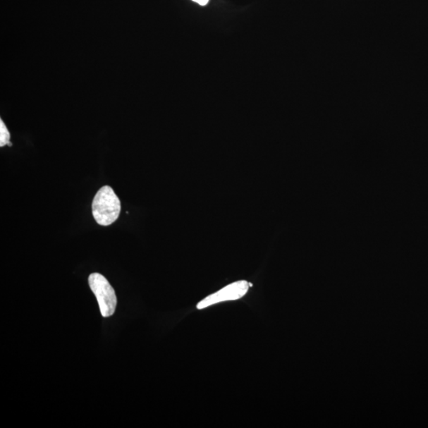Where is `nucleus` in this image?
Instances as JSON below:
<instances>
[{"label":"nucleus","mask_w":428,"mask_h":428,"mask_svg":"<svg viewBox=\"0 0 428 428\" xmlns=\"http://www.w3.org/2000/svg\"><path fill=\"white\" fill-rule=\"evenodd\" d=\"M251 286H252V284L249 283L245 280H240L228 284L221 290L213 293V295L202 300L200 302L197 303V309L202 310L217 303L239 300L247 295Z\"/></svg>","instance_id":"nucleus-3"},{"label":"nucleus","mask_w":428,"mask_h":428,"mask_svg":"<svg viewBox=\"0 0 428 428\" xmlns=\"http://www.w3.org/2000/svg\"><path fill=\"white\" fill-rule=\"evenodd\" d=\"M88 283L97 298L102 316H112L116 309L117 297L110 283L101 274L93 273L89 276Z\"/></svg>","instance_id":"nucleus-2"},{"label":"nucleus","mask_w":428,"mask_h":428,"mask_svg":"<svg viewBox=\"0 0 428 428\" xmlns=\"http://www.w3.org/2000/svg\"><path fill=\"white\" fill-rule=\"evenodd\" d=\"M192 1L199 4L201 6H205L208 4L209 0H192Z\"/></svg>","instance_id":"nucleus-5"},{"label":"nucleus","mask_w":428,"mask_h":428,"mask_svg":"<svg viewBox=\"0 0 428 428\" xmlns=\"http://www.w3.org/2000/svg\"><path fill=\"white\" fill-rule=\"evenodd\" d=\"M10 138L11 134L1 119L0 120V146L4 147L6 145L11 146Z\"/></svg>","instance_id":"nucleus-4"},{"label":"nucleus","mask_w":428,"mask_h":428,"mask_svg":"<svg viewBox=\"0 0 428 428\" xmlns=\"http://www.w3.org/2000/svg\"><path fill=\"white\" fill-rule=\"evenodd\" d=\"M121 212V202L114 190L109 186L99 189L92 202L94 219L102 226H111Z\"/></svg>","instance_id":"nucleus-1"}]
</instances>
